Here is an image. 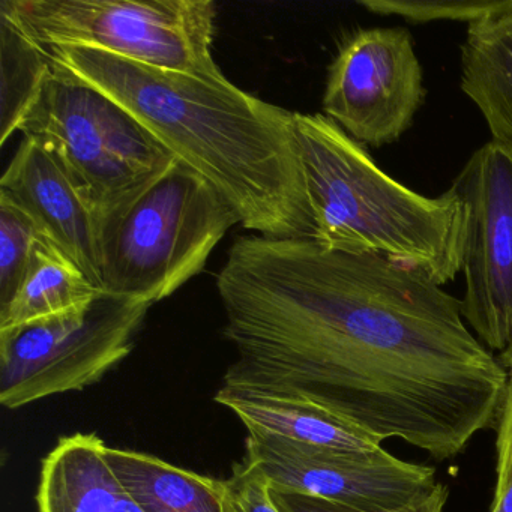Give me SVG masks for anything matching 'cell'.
I'll return each mask as SVG.
<instances>
[{
    "label": "cell",
    "mask_w": 512,
    "mask_h": 512,
    "mask_svg": "<svg viewBox=\"0 0 512 512\" xmlns=\"http://www.w3.org/2000/svg\"><path fill=\"white\" fill-rule=\"evenodd\" d=\"M217 290L239 355L223 382L287 386L439 461L496 427L508 373L461 301L416 269L250 235L230 248Z\"/></svg>",
    "instance_id": "obj_1"
},
{
    "label": "cell",
    "mask_w": 512,
    "mask_h": 512,
    "mask_svg": "<svg viewBox=\"0 0 512 512\" xmlns=\"http://www.w3.org/2000/svg\"><path fill=\"white\" fill-rule=\"evenodd\" d=\"M55 64L121 104L176 160L232 206L244 229L314 239L295 113L236 88L77 46L46 47Z\"/></svg>",
    "instance_id": "obj_2"
},
{
    "label": "cell",
    "mask_w": 512,
    "mask_h": 512,
    "mask_svg": "<svg viewBox=\"0 0 512 512\" xmlns=\"http://www.w3.org/2000/svg\"><path fill=\"white\" fill-rule=\"evenodd\" d=\"M314 239L455 280L463 268L466 208L452 188L422 196L386 175L361 143L325 115L295 113Z\"/></svg>",
    "instance_id": "obj_3"
},
{
    "label": "cell",
    "mask_w": 512,
    "mask_h": 512,
    "mask_svg": "<svg viewBox=\"0 0 512 512\" xmlns=\"http://www.w3.org/2000/svg\"><path fill=\"white\" fill-rule=\"evenodd\" d=\"M236 224L218 191L176 161L101 226V290L157 304L205 269Z\"/></svg>",
    "instance_id": "obj_4"
},
{
    "label": "cell",
    "mask_w": 512,
    "mask_h": 512,
    "mask_svg": "<svg viewBox=\"0 0 512 512\" xmlns=\"http://www.w3.org/2000/svg\"><path fill=\"white\" fill-rule=\"evenodd\" d=\"M19 131L55 155L98 232L178 161L121 104L55 62Z\"/></svg>",
    "instance_id": "obj_5"
},
{
    "label": "cell",
    "mask_w": 512,
    "mask_h": 512,
    "mask_svg": "<svg viewBox=\"0 0 512 512\" xmlns=\"http://www.w3.org/2000/svg\"><path fill=\"white\" fill-rule=\"evenodd\" d=\"M0 13L43 47H86L158 70L224 77L212 56V0H2Z\"/></svg>",
    "instance_id": "obj_6"
},
{
    "label": "cell",
    "mask_w": 512,
    "mask_h": 512,
    "mask_svg": "<svg viewBox=\"0 0 512 512\" xmlns=\"http://www.w3.org/2000/svg\"><path fill=\"white\" fill-rule=\"evenodd\" d=\"M151 307L101 292L76 310L0 331V403L19 409L100 382L133 352Z\"/></svg>",
    "instance_id": "obj_7"
},
{
    "label": "cell",
    "mask_w": 512,
    "mask_h": 512,
    "mask_svg": "<svg viewBox=\"0 0 512 512\" xmlns=\"http://www.w3.org/2000/svg\"><path fill=\"white\" fill-rule=\"evenodd\" d=\"M466 208L461 313L493 352L512 344V154L496 142L473 152L451 185Z\"/></svg>",
    "instance_id": "obj_8"
},
{
    "label": "cell",
    "mask_w": 512,
    "mask_h": 512,
    "mask_svg": "<svg viewBox=\"0 0 512 512\" xmlns=\"http://www.w3.org/2000/svg\"><path fill=\"white\" fill-rule=\"evenodd\" d=\"M425 100L422 68L406 28L362 29L329 67L325 116L362 146L397 142Z\"/></svg>",
    "instance_id": "obj_9"
},
{
    "label": "cell",
    "mask_w": 512,
    "mask_h": 512,
    "mask_svg": "<svg viewBox=\"0 0 512 512\" xmlns=\"http://www.w3.org/2000/svg\"><path fill=\"white\" fill-rule=\"evenodd\" d=\"M244 460L256 464L274 491L320 497L364 511H391L433 490L436 469L385 448L341 451L248 431Z\"/></svg>",
    "instance_id": "obj_10"
},
{
    "label": "cell",
    "mask_w": 512,
    "mask_h": 512,
    "mask_svg": "<svg viewBox=\"0 0 512 512\" xmlns=\"http://www.w3.org/2000/svg\"><path fill=\"white\" fill-rule=\"evenodd\" d=\"M0 193L19 203L101 290L100 232L91 209L55 155L23 137L0 178Z\"/></svg>",
    "instance_id": "obj_11"
},
{
    "label": "cell",
    "mask_w": 512,
    "mask_h": 512,
    "mask_svg": "<svg viewBox=\"0 0 512 512\" xmlns=\"http://www.w3.org/2000/svg\"><path fill=\"white\" fill-rule=\"evenodd\" d=\"M214 400L232 410L254 433L341 451L382 448L376 437L287 386L223 382Z\"/></svg>",
    "instance_id": "obj_12"
},
{
    "label": "cell",
    "mask_w": 512,
    "mask_h": 512,
    "mask_svg": "<svg viewBox=\"0 0 512 512\" xmlns=\"http://www.w3.org/2000/svg\"><path fill=\"white\" fill-rule=\"evenodd\" d=\"M97 434L58 440L41 463L40 512H146L110 469Z\"/></svg>",
    "instance_id": "obj_13"
},
{
    "label": "cell",
    "mask_w": 512,
    "mask_h": 512,
    "mask_svg": "<svg viewBox=\"0 0 512 512\" xmlns=\"http://www.w3.org/2000/svg\"><path fill=\"white\" fill-rule=\"evenodd\" d=\"M460 61L461 91L512 154V8L467 25Z\"/></svg>",
    "instance_id": "obj_14"
},
{
    "label": "cell",
    "mask_w": 512,
    "mask_h": 512,
    "mask_svg": "<svg viewBox=\"0 0 512 512\" xmlns=\"http://www.w3.org/2000/svg\"><path fill=\"white\" fill-rule=\"evenodd\" d=\"M104 457L146 512H235L226 479L200 475L130 449L106 446Z\"/></svg>",
    "instance_id": "obj_15"
},
{
    "label": "cell",
    "mask_w": 512,
    "mask_h": 512,
    "mask_svg": "<svg viewBox=\"0 0 512 512\" xmlns=\"http://www.w3.org/2000/svg\"><path fill=\"white\" fill-rule=\"evenodd\" d=\"M101 292L59 245L43 236L16 295L0 308V331L76 310Z\"/></svg>",
    "instance_id": "obj_16"
},
{
    "label": "cell",
    "mask_w": 512,
    "mask_h": 512,
    "mask_svg": "<svg viewBox=\"0 0 512 512\" xmlns=\"http://www.w3.org/2000/svg\"><path fill=\"white\" fill-rule=\"evenodd\" d=\"M0 65V146H5L34 106L53 61L46 47L35 43L7 14L0 13Z\"/></svg>",
    "instance_id": "obj_17"
},
{
    "label": "cell",
    "mask_w": 512,
    "mask_h": 512,
    "mask_svg": "<svg viewBox=\"0 0 512 512\" xmlns=\"http://www.w3.org/2000/svg\"><path fill=\"white\" fill-rule=\"evenodd\" d=\"M43 236L37 221L22 206L0 193V308L16 295L32 251Z\"/></svg>",
    "instance_id": "obj_18"
},
{
    "label": "cell",
    "mask_w": 512,
    "mask_h": 512,
    "mask_svg": "<svg viewBox=\"0 0 512 512\" xmlns=\"http://www.w3.org/2000/svg\"><path fill=\"white\" fill-rule=\"evenodd\" d=\"M362 8L379 16H398L413 23L481 22L496 14L505 13L512 8L509 2H491V0H361Z\"/></svg>",
    "instance_id": "obj_19"
},
{
    "label": "cell",
    "mask_w": 512,
    "mask_h": 512,
    "mask_svg": "<svg viewBox=\"0 0 512 512\" xmlns=\"http://www.w3.org/2000/svg\"><path fill=\"white\" fill-rule=\"evenodd\" d=\"M275 502L283 512H443L449 499V487L443 482H437L433 490L425 493L409 505L401 506L391 511H364L341 505L320 497L304 496V494L280 493L272 490Z\"/></svg>",
    "instance_id": "obj_20"
},
{
    "label": "cell",
    "mask_w": 512,
    "mask_h": 512,
    "mask_svg": "<svg viewBox=\"0 0 512 512\" xmlns=\"http://www.w3.org/2000/svg\"><path fill=\"white\" fill-rule=\"evenodd\" d=\"M226 482L235 512H283L272 496L268 478L256 464L247 460L233 464Z\"/></svg>",
    "instance_id": "obj_21"
},
{
    "label": "cell",
    "mask_w": 512,
    "mask_h": 512,
    "mask_svg": "<svg viewBox=\"0 0 512 512\" xmlns=\"http://www.w3.org/2000/svg\"><path fill=\"white\" fill-rule=\"evenodd\" d=\"M496 482L493 497L500 496L512 481V380H508L505 398L496 422Z\"/></svg>",
    "instance_id": "obj_22"
},
{
    "label": "cell",
    "mask_w": 512,
    "mask_h": 512,
    "mask_svg": "<svg viewBox=\"0 0 512 512\" xmlns=\"http://www.w3.org/2000/svg\"><path fill=\"white\" fill-rule=\"evenodd\" d=\"M490 512H512V481L500 496L493 497Z\"/></svg>",
    "instance_id": "obj_23"
},
{
    "label": "cell",
    "mask_w": 512,
    "mask_h": 512,
    "mask_svg": "<svg viewBox=\"0 0 512 512\" xmlns=\"http://www.w3.org/2000/svg\"><path fill=\"white\" fill-rule=\"evenodd\" d=\"M499 361L508 373V380H512V344L500 355Z\"/></svg>",
    "instance_id": "obj_24"
}]
</instances>
